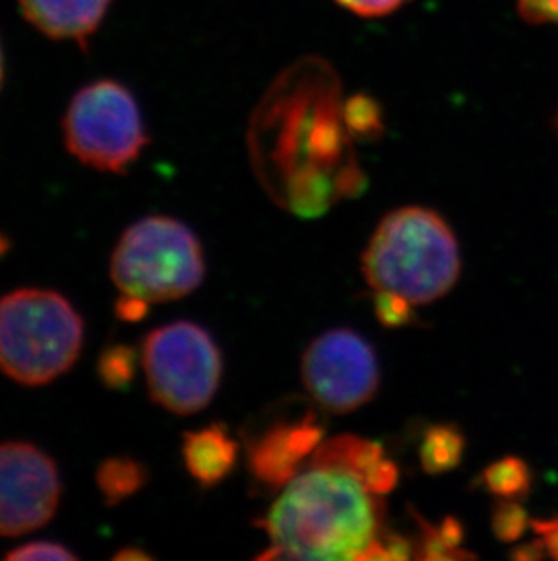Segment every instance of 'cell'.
Masks as SVG:
<instances>
[{
  "label": "cell",
  "instance_id": "cell-23",
  "mask_svg": "<svg viewBox=\"0 0 558 561\" xmlns=\"http://www.w3.org/2000/svg\"><path fill=\"white\" fill-rule=\"evenodd\" d=\"M519 11L533 24L555 22L558 24V0H516Z\"/></svg>",
  "mask_w": 558,
  "mask_h": 561
},
{
  "label": "cell",
  "instance_id": "cell-3",
  "mask_svg": "<svg viewBox=\"0 0 558 561\" xmlns=\"http://www.w3.org/2000/svg\"><path fill=\"white\" fill-rule=\"evenodd\" d=\"M363 271L375 291L395 293L414 306L430 304L457 284V240L438 213L403 207L375 229L363 254Z\"/></svg>",
  "mask_w": 558,
  "mask_h": 561
},
{
  "label": "cell",
  "instance_id": "cell-26",
  "mask_svg": "<svg viewBox=\"0 0 558 561\" xmlns=\"http://www.w3.org/2000/svg\"><path fill=\"white\" fill-rule=\"evenodd\" d=\"M115 560H149V554H146V552L142 551H135V549H129V551L118 552Z\"/></svg>",
  "mask_w": 558,
  "mask_h": 561
},
{
  "label": "cell",
  "instance_id": "cell-11",
  "mask_svg": "<svg viewBox=\"0 0 558 561\" xmlns=\"http://www.w3.org/2000/svg\"><path fill=\"white\" fill-rule=\"evenodd\" d=\"M312 466L341 467L352 472L372 493L386 494L399 482V471L375 442L358 436H337L314 450Z\"/></svg>",
  "mask_w": 558,
  "mask_h": 561
},
{
  "label": "cell",
  "instance_id": "cell-15",
  "mask_svg": "<svg viewBox=\"0 0 558 561\" xmlns=\"http://www.w3.org/2000/svg\"><path fill=\"white\" fill-rule=\"evenodd\" d=\"M148 474L140 461L129 456H115L98 467L96 483L107 505H116L138 493L148 482Z\"/></svg>",
  "mask_w": 558,
  "mask_h": 561
},
{
  "label": "cell",
  "instance_id": "cell-18",
  "mask_svg": "<svg viewBox=\"0 0 558 561\" xmlns=\"http://www.w3.org/2000/svg\"><path fill=\"white\" fill-rule=\"evenodd\" d=\"M527 525H530V518L521 503H516V500L499 499L491 513V527L499 540H519L526 533Z\"/></svg>",
  "mask_w": 558,
  "mask_h": 561
},
{
  "label": "cell",
  "instance_id": "cell-14",
  "mask_svg": "<svg viewBox=\"0 0 558 561\" xmlns=\"http://www.w3.org/2000/svg\"><path fill=\"white\" fill-rule=\"evenodd\" d=\"M466 439L463 433L450 424L428 427L419 447L422 471L427 474H444L458 467L463 460Z\"/></svg>",
  "mask_w": 558,
  "mask_h": 561
},
{
  "label": "cell",
  "instance_id": "cell-28",
  "mask_svg": "<svg viewBox=\"0 0 558 561\" xmlns=\"http://www.w3.org/2000/svg\"><path fill=\"white\" fill-rule=\"evenodd\" d=\"M2 77H4V66H2V51H0V85H2Z\"/></svg>",
  "mask_w": 558,
  "mask_h": 561
},
{
  "label": "cell",
  "instance_id": "cell-16",
  "mask_svg": "<svg viewBox=\"0 0 558 561\" xmlns=\"http://www.w3.org/2000/svg\"><path fill=\"white\" fill-rule=\"evenodd\" d=\"M483 483L486 491L496 494L497 499L519 500L530 491L532 471L521 458L505 456L483 472Z\"/></svg>",
  "mask_w": 558,
  "mask_h": 561
},
{
  "label": "cell",
  "instance_id": "cell-6",
  "mask_svg": "<svg viewBox=\"0 0 558 561\" xmlns=\"http://www.w3.org/2000/svg\"><path fill=\"white\" fill-rule=\"evenodd\" d=\"M142 360L151 397L171 413L207 408L222 380V353L198 323L156 329L143 342Z\"/></svg>",
  "mask_w": 558,
  "mask_h": 561
},
{
  "label": "cell",
  "instance_id": "cell-20",
  "mask_svg": "<svg viewBox=\"0 0 558 561\" xmlns=\"http://www.w3.org/2000/svg\"><path fill=\"white\" fill-rule=\"evenodd\" d=\"M419 527H421V552L417 554L419 558H427V560H453V558H469V552L458 551L461 547L453 546L452 541L447 540L441 527H433L427 524L421 516H417Z\"/></svg>",
  "mask_w": 558,
  "mask_h": 561
},
{
  "label": "cell",
  "instance_id": "cell-24",
  "mask_svg": "<svg viewBox=\"0 0 558 561\" xmlns=\"http://www.w3.org/2000/svg\"><path fill=\"white\" fill-rule=\"evenodd\" d=\"M533 529L537 533L538 540L543 541L546 554L558 560V516L557 518L533 522Z\"/></svg>",
  "mask_w": 558,
  "mask_h": 561
},
{
  "label": "cell",
  "instance_id": "cell-21",
  "mask_svg": "<svg viewBox=\"0 0 558 561\" xmlns=\"http://www.w3.org/2000/svg\"><path fill=\"white\" fill-rule=\"evenodd\" d=\"M5 560L10 561H38V560H58L71 561L77 560L73 552L68 551L66 547L54 541H35V543H27L5 554Z\"/></svg>",
  "mask_w": 558,
  "mask_h": 561
},
{
  "label": "cell",
  "instance_id": "cell-9",
  "mask_svg": "<svg viewBox=\"0 0 558 561\" xmlns=\"http://www.w3.org/2000/svg\"><path fill=\"white\" fill-rule=\"evenodd\" d=\"M62 493L55 461L35 445L0 444V536H21L54 518Z\"/></svg>",
  "mask_w": 558,
  "mask_h": 561
},
{
  "label": "cell",
  "instance_id": "cell-2",
  "mask_svg": "<svg viewBox=\"0 0 558 561\" xmlns=\"http://www.w3.org/2000/svg\"><path fill=\"white\" fill-rule=\"evenodd\" d=\"M377 494L356 474L312 466L284 485L265 518L270 551L290 560H377L383 538Z\"/></svg>",
  "mask_w": 558,
  "mask_h": 561
},
{
  "label": "cell",
  "instance_id": "cell-1",
  "mask_svg": "<svg viewBox=\"0 0 558 561\" xmlns=\"http://www.w3.org/2000/svg\"><path fill=\"white\" fill-rule=\"evenodd\" d=\"M347 102L334 69L305 59L287 69L267 91L253 121L256 148L289 168L287 196L300 193H352L345 176L358 170L350 154L353 131Z\"/></svg>",
  "mask_w": 558,
  "mask_h": 561
},
{
  "label": "cell",
  "instance_id": "cell-27",
  "mask_svg": "<svg viewBox=\"0 0 558 561\" xmlns=\"http://www.w3.org/2000/svg\"><path fill=\"white\" fill-rule=\"evenodd\" d=\"M10 250V240L5 239V234L0 233V256H4Z\"/></svg>",
  "mask_w": 558,
  "mask_h": 561
},
{
  "label": "cell",
  "instance_id": "cell-10",
  "mask_svg": "<svg viewBox=\"0 0 558 561\" xmlns=\"http://www.w3.org/2000/svg\"><path fill=\"white\" fill-rule=\"evenodd\" d=\"M322 436V427L311 419L275 425L248 449L254 477L269 488L287 485L295 477L301 461L319 447Z\"/></svg>",
  "mask_w": 558,
  "mask_h": 561
},
{
  "label": "cell",
  "instance_id": "cell-12",
  "mask_svg": "<svg viewBox=\"0 0 558 561\" xmlns=\"http://www.w3.org/2000/svg\"><path fill=\"white\" fill-rule=\"evenodd\" d=\"M22 15L46 37L84 44L98 30L112 0H19Z\"/></svg>",
  "mask_w": 558,
  "mask_h": 561
},
{
  "label": "cell",
  "instance_id": "cell-19",
  "mask_svg": "<svg viewBox=\"0 0 558 561\" xmlns=\"http://www.w3.org/2000/svg\"><path fill=\"white\" fill-rule=\"evenodd\" d=\"M414 304L391 291H375V317L385 328L397 329L414 322Z\"/></svg>",
  "mask_w": 558,
  "mask_h": 561
},
{
  "label": "cell",
  "instance_id": "cell-22",
  "mask_svg": "<svg viewBox=\"0 0 558 561\" xmlns=\"http://www.w3.org/2000/svg\"><path fill=\"white\" fill-rule=\"evenodd\" d=\"M342 8L361 16H385L399 10L408 0H337Z\"/></svg>",
  "mask_w": 558,
  "mask_h": 561
},
{
  "label": "cell",
  "instance_id": "cell-5",
  "mask_svg": "<svg viewBox=\"0 0 558 561\" xmlns=\"http://www.w3.org/2000/svg\"><path fill=\"white\" fill-rule=\"evenodd\" d=\"M204 276L200 242L174 218L149 217L132 224L113 253L116 287L149 304L185 297L200 286Z\"/></svg>",
  "mask_w": 558,
  "mask_h": 561
},
{
  "label": "cell",
  "instance_id": "cell-13",
  "mask_svg": "<svg viewBox=\"0 0 558 561\" xmlns=\"http://www.w3.org/2000/svg\"><path fill=\"white\" fill-rule=\"evenodd\" d=\"M184 460L190 477L204 488L223 482L236 467L237 444L223 425H209L206 430L185 435Z\"/></svg>",
  "mask_w": 558,
  "mask_h": 561
},
{
  "label": "cell",
  "instance_id": "cell-25",
  "mask_svg": "<svg viewBox=\"0 0 558 561\" xmlns=\"http://www.w3.org/2000/svg\"><path fill=\"white\" fill-rule=\"evenodd\" d=\"M148 309L149 302L140 300V298L127 297V295H124L120 302L116 304V314L121 320H129V322H135V320L146 317Z\"/></svg>",
  "mask_w": 558,
  "mask_h": 561
},
{
  "label": "cell",
  "instance_id": "cell-17",
  "mask_svg": "<svg viewBox=\"0 0 558 561\" xmlns=\"http://www.w3.org/2000/svg\"><path fill=\"white\" fill-rule=\"evenodd\" d=\"M137 373V351L127 345H112L101 355L98 375L109 389H124Z\"/></svg>",
  "mask_w": 558,
  "mask_h": 561
},
{
  "label": "cell",
  "instance_id": "cell-8",
  "mask_svg": "<svg viewBox=\"0 0 558 561\" xmlns=\"http://www.w3.org/2000/svg\"><path fill=\"white\" fill-rule=\"evenodd\" d=\"M306 391L330 413H350L369 403L380 387L372 345L350 329L319 334L301 362Z\"/></svg>",
  "mask_w": 558,
  "mask_h": 561
},
{
  "label": "cell",
  "instance_id": "cell-4",
  "mask_svg": "<svg viewBox=\"0 0 558 561\" xmlns=\"http://www.w3.org/2000/svg\"><path fill=\"white\" fill-rule=\"evenodd\" d=\"M84 322L58 293L19 289L0 298V371L24 386H44L71 369Z\"/></svg>",
  "mask_w": 558,
  "mask_h": 561
},
{
  "label": "cell",
  "instance_id": "cell-7",
  "mask_svg": "<svg viewBox=\"0 0 558 561\" xmlns=\"http://www.w3.org/2000/svg\"><path fill=\"white\" fill-rule=\"evenodd\" d=\"M63 137L69 153L82 164L107 173H121L148 144L135 96L115 80L85 85L73 96Z\"/></svg>",
  "mask_w": 558,
  "mask_h": 561
}]
</instances>
